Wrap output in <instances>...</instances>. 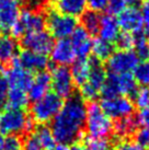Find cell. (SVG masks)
Returning a JSON list of instances; mask_svg holds the SVG:
<instances>
[{
	"instance_id": "obj_20",
	"label": "cell",
	"mask_w": 149,
	"mask_h": 150,
	"mask_svg": "<svg viewBox=\"0 0 149 150\" xmlns=\"http://www.w3.org/2000/svg\"><path fill=\"white\" fill-rule=\"evenodd\" d=\"M56 11L70 17H81L86 12L87 1L86 0H56Z\"/></svg>"
},
{
	"instance_id": "obj_43",
	"label": "cell",
	"mask_w": 149,
	"mask_h": 150,
	"mask_svg": "<svg viewBox=\"0 0 149 150\" xmlns=\"http://www.w3.org/2000/svg\"><path fill=\"white\" fill-rule=\"evenodd\" d=\"M70 150H88L87 147L81 145V144H74V146L71 147Z\"/></svg>"
},
{
	"instance_id": "obj_18",
	"label": "cell",
	"mask_w": 149,
	"mask_h": 150,
	"mask_svg": "<svg viewBox=\"0 0 149 150\" xmlns=\"http://www.w3.org/2000/svg\"><path fill=\"white\" fill-rule=\"evenodd\" d=\"M50 88V75L46 71H40L35 77H33L32 83L29 88L28 96L29 100L36 101L48 93Z\"/></svg>"
},
{
	"instance_id": "obj_10",
	"label": "cell",
	"mask_w": 149,
	"mask_h": 150,
	"mask_svg": "<svg viewBox=\"0 0 149 150\" xmlns=\"http://www.w3.org/2000/svg\"><path fill=\"white\" fill-rule=\"evenodd\" d=\"M50 87L53 88L54 93L62 99L70 98L74 89L70 69H68L66 66L55 67L50 75Z\"/></svg>"
},
{
	"instance_id": "obj_24",
	"label": "cell",
	"mask_w": 149,
	"mask_h": 150,
	"mask_svg": "<svg viewBox=\"0 0 149 150\" xmlns=\"http://www.w3.org/2000/svg\"><path fill=\"white\" fill-rule=\"evenodd\" d=\"M138 126H139V124H138V121H137V117L131 115L128 117L117 120V122L113 126V129L118 136L126 137V136L135 133L138 129Z\"/></svg>"
},
{
	"instance_id": "obj_39",
	"label": "cell",
	"mask_w": 149,
	"mask_h": 150,
	"mask_svg": "<svg viewBox=\"0 0 149 150\" xmlns=\"http://www.w3.org/2000/svg\"><path fill=\"white\" fill-rule=\"evenodd\" d=\"M86 1H87V7L95 12L103 11L108 8L109 0H86Z\"/></svg>"
},
{
	"instance_id": "obj_9",
	"label": "cell",
	"mask_w": 149,
	"mask_h": 150,
	"mask_svg": "<svg viewBox=\"0 0 149 150\" xmlns=\"http://www.w3.org/2000/svg\"><path fill=\"white\" fill-rule=\"evenodd\" d=\"M100 106L110 118H115V120H121L133 115L135 108L134 102L128 96H125L103 99Z\"/></svg>"
},
{
	"instance_id": "obj_28",
	"label": "cell",
	"mask_w": 149,
	"mask_h": 150,
	"mask_svg": "<svg viewBox=\"0 0 149 150\" xmlns=\"http://www.w3.org/2000/svg\"><path fill=\"white\" fill-rule=\"evenodd\" d=\"M100 19L101 17L99 13L89 10L86 11L81 16V23H82V28L87 31L89 34H96L99 31L100 26Z\"/></svg>"
},
{
	"instance_id": "obj_42",
	"label": "cell",
	"mask_w": 149,
	"mask_h": 150,
	"mask_svg": "<svg viewBox=\"0 0 149 150\" xmlns=\"http://www.w3.org/2000/svg\"><path fill=\"white\" fill-rule=\"evenodd\" d=\"M139 11H140V14H141V18H143L144 23H146L147 26H149V0H144V1L141 2Z\"/></svg>"
},
{
	"instance_id": "obj_49",
	"label": "cell",
	"mask_w": 149,
	"mask_h": 150,
	"mask_svg": "<svg viewBox=\"0 0 149 150\" xmlns=\"http://www.w3.org/2000/svg\"><path fill=\"white\" fill-rule=\"evenodd\" d=\"M1 30H2V29H1V26H0V34H1Z\"/></svg>"
},
{
	"instance_id": "obj_32",
	"label": "cell",
	"mask_w": 149,
	"mask_h": 150,
	"mask_svg": "<svg viewBox=\"0 0 149 150\" xmlns=\"http://www.w3.org/2000/svg\"><path fill=\"white\" fill-rule=\"evenodd\" d=\"M115 44L120 50H132L134 46V36L126 32L120 33L115 40Z\"/></svg>"
},
{
	"instance_id": "obj_14",
	"label": "cell",
	"mask_w": 149,
	"mask_h": 150,
	"mask_svg": "<svg viewBox=\"0 0 149 150\" xmlns=\"http://www.w3.org/2000/svg\"><path fill=\"white\" fill-rule=\"evenodd\" d=\"M50 57L52 60L59 66H67L74 63L76 54L70 40L60 38L56 43H54L50 50Z\"/></svg>"
},
{
	"instance_id": "obj_8",
	"label": "cell",
	"mask_w": 149,
	"mask_h": 150,
	"mask_svg": "<svg viewBox=\"0 0 149 150\" xmlns=\"http://www.w3.org/2000/svg\"><path fill=\"white\" fill-rule=\"evenodd\" d=\"M139 58L133 50H120L113 52L108 58L106 66L112 74H126L135 69Z\"/></svg>"
},
{
	"instance_id": "obj_5",
	"label": "cell",
	"mask_w": 149,
	"mask_h": 150,
	"mask_svg": "<svg viewBox=\"0 0 149 150\" xmlns=\"http://www.w3.org/2000/svg\"><path fill=\"white\" fill-rule=\"evenodd\" d=\"M105 68L98 59H91V70L86 82L80 86L81 98L83 100L93 101L101 94V90L106 79Z\"/></svg>"
},
{
	"instance_id": "obj_16",
	"label": "cell",
	"mask_w": 149,
	"mask_h": 150,
	"mask_svg": "<svg viewBox=\"0 0 149 150\" xmlns=\"http://www.w3.org/2000/svg\"><path fill=\"white\" fill-rule=\"evenodd\" d=\"M21 13L19 0H0V26L11 30Z\"/></svg>"
},
{
	"instance_id": "obj_34",
	"label": "cell",
	"mask_w": 149,
	"mask_h": 150,
	"mask_svg": "<svg viewBox=\"0 0 149 150\" xmlns=\"http://www.w3.org/2000/svg\"><path fill=\"white\" fill-rule=\"evenodd\" d=\"M1 150H22V142L14 135H7L4 137V144Z\"/></svg>"
},
{
	"instance_id": "obj_13",
	"label": "cell",
	"mask_w": 149,
	"mask_h": 150,
	"mask_svg": "<svg viewBox=\"0 0 149 150\" xmlns=\"http://www.w3.org/2000/svg\"><path fill=\"white\" fill-rule=\"evenodd\" d=\"M32 80H33L32 72L22 68L17 63L13 64V66L7 71L6 75V81L8 82L9 88L19 89L25 92L29 91Z\"/></svg>"
},
{
	"instance_id": "obj_31",
	"label": "cell",
	"mask_w": 149,
	"mask_h": 150,
	"mask_svg": "<svg viewBox=\"0 0 149 150\" xmlns=\"http://www.w3.org/2000/svg\"><path fill=\"white\" fill-rule=\"evenodd\" d=\"M134 98V105H136L140 108H145L149 106V87H143L137 89Z\"/></svg>"
},
{
	"instance_id": "obj_27",
	"label": "cell",
	"mask_w": 149,
	"mask_h": 150,
	"mask_svg": "<svg viewBox=\"0 0 149 150\" xmlns=\"http://www.w3.org/2000/svg\"><path fill=\"white\" fill-rule=\"evenodd\" d=\"M7 103L10 108H22L23 110L29 103L28 92L19 90V89H14V88H9Z\"/></svg>"
},
{
	"instance_id": "obj_45",
	"label": "cell",
	"mask_w": 149,
	"mask_h": 150,
	"mask_svg": "<svg viewBox=\"0 0 149 150\" xmlns=\"http://www.w3.org/2000/svg\"><path fill=\"white\" fill-rule=\"evenodd\" d=\"M145 36L149 43V26H147V29H146V31H145Z\"/></svg>"
},
{
	"instance_id": "obj_46",
	"label": "cell",
	"mask_w": 149,
	"mask_h": 150,
	"mask_svg": "<svg viewBox=\"0 0 149 150\" xmlns=\"http://www.w3.org/2000/svg\"><path fill=\"white\" fill-rule=\"evenodd\" d=\"M4 136L0 135V150H1V148H2V144H4Z\"/></svg>"
},
{
	"instance_id": "obj_1",
	"label": "cell",
	"mask_w": 149,
	"mask_h": 150,
	"mask_svg": "<svg viewBox=\"0 0 149 150\" xmlns=\"http://www.w3.org/2000/svg\"><path fill=\"white\" fill-rule=\"evenodd\" d=\"M86 111L87 105L81 96L68 98L52 121L50 129L56 142L68 145L78 140L84 128Z\"/></svg>"
},
{
	"instance_id": "obj_40",
	"label": "cell",
	"mask_w": 149,
	"mask_h": 150,
	"mask_svg": "<svg viewBox=\"0 0 149 150\" xmlns=\"http://www.w3.org/2000/svg\"><path fill=\"white\" fill-rule=\"evenodd\" d=\"M136 117L139 125L149 129V106L145 108H141L140 112L138 113V115Z\"/></svg>"
},
{
	"instance_id": "obj_48",
	"label": "cell",
	"mask_w": 149,
	"mask_h": 150,
	"mask_svg": "<svg viewBox=\"0 0 149 150\" xmlns=\"http://www.w3.org/2000/svg\"><path fill=\"white\" fill-rule=\"evenodd\" d=\"M139 0H127V2L128 4H136V2H138Z\"/></svg>"
},
{
	"instance_id": "obj_11",
	"label": "cell",
	"mask_w": 149,
	"mask_h": 150,
	"mask_svg": "<svg viewBox=\"0 0 149 150\" xmlns=\"http://www.w3.org/2000/svg\"><path fill=\"white\" fill-rule=\"evenodd\" d=\"M22 45L25 50L46 55L50 53L52 47L54 45V40L50 32L42 30V31L32 32V33L23 35L22 36Z\"/></svg>"
},
{
	"instance_id": "obj_30",
	"label": "cell",
	"mask_w": 149,
	"mask_h": 150,
	"mask_svg": "<svg viewBox=\"0 0 149 150\" xmlns=\"http://www.w3.org/2000/svg\"><path fill=\"white\" fill-rule=\"evenodd\" d=\"M134 78L138 84L143 87H149V60L138 63L134 69Z\"/></svg>"
},
{
	"instance_id": "obj_38",
	"label": "cell",
	"mask_w": 149,
	"mask_h": 150,
	"mask_svg": "<svg viewBox=\"0 0 149 150\" xmlns=\"http://www.w3.org/2000/svg\"><path fill=\"white\" fill-rule=\"evenodd\" d=\"M9 86L6 79H0V111L4 110L8 101Z\"/></svg>"
},
{
	"instance_id": "obj_26",
	"label": "cell",
	"mask_w": 149,
	"mask_h": 150,
	"mask_svg": "<svg viewBox=\"0 0 149 150\" xmlns=\"http://www.w3.org/2000/svg\"><path fill=\"white\" fill-rule=\"evenodd\" d=\"M34 134L38 139L43 150H54L56 147V139L50 127L45 125L38 126Z\"/></svg>"
},
{
	"instance_id": "obj_33",
	"label": "cell",
	"mask_w": 149,
	"mask_h": 150,
	"mask_svg": "<svg viewBox=\"0 0 149 150\" xmlns=\"http://www.w3.org/2000/svg\"><path fill=\"white\" fill-rule=\"evenodd\" d=\"M88 150H115L112 142L105 138L91 139L87 146Z\"/></svg>"
},
{
	"instance_id": "obj_21",
	"label": "cell",
	"mask_w": 149,
	"mask_h": 150,
	"mask_svg": "<svg viewBox=\"0 0 149 150\" xmlns=\"http://www.w3.org/2000/svg\"><path fill=\"white\" fill-rule=\"evenodd\" d=\"M18 50L19 46L13 36H0V63H9L14 60Z\"/></svg>"
},
{
	"instance_id": "obj_37",
	"label": "cell",
	"mask_w": 149,
	"mask_h": 150,
	"mask_svg": "<svg viewBox=\"0 0 149 150\" xmlns=\"http://www.w3.org/2000/svg\"><path fill=\"white\" fill-rule=\"evenodd\" d=\"M127 0H109L108 9L111 14H118L127 7Z\"/></svg>"
},
{
	"instance_id": "obj_3",
	"label": "cell",
	"mask_w": 149,
	"mask_h": 150,
	"mask_svg": "<svg viewBox=\"0 0 149 150\" xmlns=\"http://www.w3.org/2000/svg\"><path fill=\"white\" fill-rule=\"evenodd\" d=\"M33 120L22 108H8L0 111V132L4 135H14L30 132L33 128Z\"/></svg>"
},
{
	"instance_id": "obj_29",
	"label": "cell",
	"mask_w": 149,
	"mask_h": 150,
	"mask_svg": "<svg viewBox=\"0 0 149 150\" xmlns=\"http://www.w3.org/2000/svg\"><path fill=\"white\" fill-rule=\"evenodd\" d=\"M134 36V48L135 53L137 54L138 58L143 60H148L149 58V43L145 36L144 32H138V33L133 34Z\"/></svg>"
},
{
	"instance_id": "obj_23",
	"label": "cell",
	"mask_w": 149,
	"mask_h": 150,
	"mask_svg": "<svg viewBox=\"0 0 149 150\" xmlns=\"http://www.w3.org/2000/svg\"><path fill=\"white\" fill-rule=\"evenodd\" d=\"M115 82L120 92V96H133L137 91V82L131 72L126 74H114Z\"/></svg>"
},
{
	"instance_id": "obj_6",
	"label": "cell",
	"mask_w": 149,
	"mask_h": 150,
	"mask_svg": "<svg viewBox=\"0 0 149 150\" xmlns=\"http://www.w3.org/2000/svg\"><path fill=\"white\" fill-rule=\"evenodd\" d=\"M46 25V18L43 13L35 9H25L19 16V19L11 28V33L14 38L23 36L28 33L44 30Z\"/></svg>"
},
{
	"instance_id": "obj_17",
	"label": "cell",
	"mask_w": 149,
	"mask_h": 150,
	"mask_svg": "<svg viewBox=\"0 0 149 150\" xmlns=\"http://www.w3.org/2000/svg\"><path fill=\"white\" fill-rule=\"evenodd\" d=\"M71 45L74 47L76 57L87 58L92 50V40L90 34L82 26H77V29L71 34Z\"/></svg>"
},
{
	"instance_id": "obj_19",
	"label": "cell",
	"mask_w": 149,
	"mask_h": 150,
	"mask_svg": "<svg viewBox=\"0 0 149 150\" xmlns=\"http://www.w3.org/2000/svg\"><path fill=\"white\" fill-rule=\"evenodd\" d=\"M98 34L102 40L111 43L115 42V40L120 34V26L116 18H114L113 14H104L101 17Z\"/></svg>"
},
{
	"instance_id": "obj_41",
	"label": "cell",
	"mask_w": 149,
	"mask_h": 150,
	"mask_svg": "<svg viewBox=\"0 0 149 150\" xmlns=\"http://www.w3.org/2000/svg\"><path fill=\"white\" fill-rule=\"evenodd\" d=\"M115 150H147V149H145L144 147L139 146L135 142L124 140V142H122L118 146L116 147Z\"/></svg>"
},
{
	"instance_id": "obj_4",
	"label": "cell",
	"mask_w": 149,
	"mask_h": 150,
	"mask_svg": "<svg viewBox=\"0 0 149 150\" xmlns=\"http://www.w3.org/2000/svg\"><path fill=\"white\" fill-rule=\"evenodd\" d=\"M64 102L60 96L54 92H48L41 99L34 101L31 106V115L33 122H36L41 125L52 122L54 117L60 111Z\"/></svg>"
},
{
	"instance_id": "obj_47",
	"label": "cell",
	"mask_w": 149,
	"mask_h": 150,
	"mask_svg": "<svg viewBox=\"0 0 149 150\" xmlns=\"http://www.w3.org/2000/svg\"><path fill=\"white\" fill-rule=\"evenodd\" d=\"M2 74H4V67H2V65H1V63H0V79H1Z\"/></svg>"
},
{
	"instance_id": "obj_44",
	"label": "cell",
	"mask_w": 149,
	"mask_h": 150,
	"mask_svg": "<svg viewBox=\"0 0 149 150\" xmlns=\"http://www.w3.org/2000/svg\"><path fill=\"white\" fill-rule=\"evenodd\" d=\"M54 150H70V148L67 145H65V144H59L58 146L55 147Z\"/></svg>"
},
{
	"instance_id": "obj_22",
	"label": "cell",
	"mask_w": 149,
	"mask_h": 150,
	"mask_svg": "<svg viewBox=\"0 0 149 150\" xmlns=\"http://www.w3.org/2000/svg\"><path fill=\"white\" fill-rule=\"evenodd\" d=\"M90 70H91V59L79 58L77 62H74L70 72L74 84L79 87L82 86L88 79Z\"/></svg>"
},
{
	"instance_id": "obj_35",
	"label": "cell",
	"mask_w": 149,
	"mask_h": 150,
	"mask_svg": "<svg viewBox=\"0 0 149 150\" xmlns=\"http://www.w3.org/2000/svg\"><path fill=\"white\" fill-rule=\"evenodd\" d=\"M135 135V142L139 146L144 147L145 149H149V129L143 127L140 129H137L134 133Z\"/></svg>"
},
{
	"instance_id": "obj_12",
	"label": "cell",
	"mask_w": 149,
	"mask_h": 150,
	"mask_svg": "<svg viewBox=\"0 0 149 150\" xmlns=\"http://www.w3.org/2000/svg\"><path fill=\"white\" fill-rule=\"evenodd\" d=\"M117 23L120 29H122L126 33L135 34L140 32L144 25V21L141 18L140 11L136 7H126V8L118 13Z\"/></svg>"
},
{
	"instance_id": "obj_36",
	"label": "cell",
	"mask_w": 149,
	"mask_h": 150,
	"mask_svg": "<svg viewBox=\"0 0 149 150\" xmlns=\"http://www.w3.org/2000/svg\"><path fill=\"white\" fill-rule=\"evenodd\" d=\"M22 149L23 150H43L41 144L38 142L35 134H29L25 137L24 142H22Z\"/></svg>"
},
{
	"instance_id": "obj_25",
	"label": "cell",
	"mask_w": 149,
	"mask_h": 150,
	"mask_svg": "<svg viewBox=\"0 0 149 150\" xmlns=\"http://www.w3.org/2000/svg\"><path fill=\"white\" fill-rule=\"evenodd\" d=\"M91 52L98 60H108V58L114 52V45L111 42H108L102 38H96L92 41Z\"/></svg>"
},
{
	"instance_id": "obj_15",
	"label": "cell",
	"mask_w": 149,
	"mask_h": 150,
	"mask_svg": "<svg viewBox=\"0 0 149 150\" xmlns=\"http://www.w3.org/2000/svg\"><path fill=\"white\" fill-rule=\"evenodd\" d=\"M14 62L20 65L22 68H24L29 71H44L46 67L48 66V59L46 55L38 54L32 50H23L18 58L14 59Z\"/></svg>"
},
{
	"instance_id": "obj_2",
	"label": "cell",
	"mask_w": 149,
	"mask_h": 150,
	"mask_svg": "<svg viewBox=\"0 0 149 150\" xmlns=\"http://www.w3.org/2000/svg\"><path fill=\"white\" fill-rule=\"evenodd\" d=\"M113 122L103 112L100 104L91 102L87 105L84 127L92 139H99L109 136L113 130Z\"/></svg>"
},
{
	"instance_id": "obj_7",
	"label": "cell",
	"mask_w": 149,
	"mask_h": 150,
	"mask_svg": "<svg viewBox=\"0 0 149 150\" xmlns=\"http://www.w3.org/2000/svg\"><path fill=\"white\" fill-rule=\"evenodd\" d=\"M46 24L48 26L50 35L59 40L71 36V34L78 26L76 18L58 12L56 10H53L48 13Z\"/></svg>"
}]
</instances>
